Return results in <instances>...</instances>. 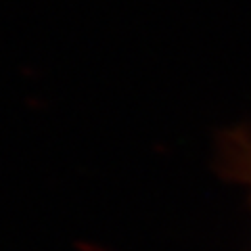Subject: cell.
Returning <instances> with one entry per match:
<instances>
[{
	"label": "cell",
	"mask_w": 251,
	"mask_h": 251,
	"mask_svg": "<svg viewBox=\"0 0 251 251\" xmlns=\"http://www.w3.org/2000/svg\"><path fill=\"white\" fill-rule=\"evenodd\" d=\"M218 163L230 180L249 193L251 201V124H243L220 136Z\"/></svg>",
	"instance_id": "obj_1"
}]
</instances>
